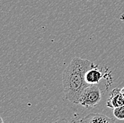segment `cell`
Here are the masks:
<instances>
[{
  "label": "cell",
  "instance_id": "obj_1",
  "mask_svg": "<svg viewBox=\"0 0 124 123\" xmlns=\"http://www.w3.org/2000/svg\"><path fill=\"white\" fill-rule=\"evenodd\" d=\"M94 65L90 60L80 57L72 59L63 73V86L67 100L78 104L83 91L90 86L85 81V74Z\"/></svg>",
  "mask_w": 124,
  "mask_h": 123
},
{
  "label": "cell",
  "instance_id": "obj_5",
  "mask_svg": "<svg viewBox=\"0 0 124 123\" xmlns=\"http://www.w3.org/2000/svg\"><path fill=\"white\" fill-rule=\"evenodd\" d=\"M106 75L103 74L101 69H98L97 65H94L91 69H90L85 74V81L87 84L90 86L97 85L100 84L101 79Z\"/></svg>",
  "mask_w": 124,
  "mask_h": 123
},
{
  "label": "cell",
  "instance_id": "obj_6",
  "mask_svg": "<svg viewBox=\"0 0 124 123\" xmlns=\"http://www.w3.org/2000/svg\"><path fill=\"white\" fill-rule=\"evenodd\" d=\"M114 115L119 120H124V105L114 109Z\"/></svg>",
  "mask_w": 124,
  "mask_h": 123
},
{
  "label": "cell",
  "instance_id": "obj_3",
  "mask_svg": "<svg viewBox=\"0 0 124 123\" xmlns=\"http://www.w3.org/2000/svg\"><path fill=\"white\" fill-rule=\"evenodd\" d=\"M70 123H115V120L103 114L90 113L82 118L73 120Z\"/></svg>",
  "mask_w": 124,
  "mask_h": 123
},
{
  "label": "cell",
  "instance_id": "obj_8",
  "mask_svg": "<svg viewBox=\"0 0 124 123\" xmlns=\"http://www.w3.org/2000/svg\"><path fill=\"white\" fill-rule=\"evenodd\" d=\"M121 93H122V94H123V96H124V87L121 88Z\"/></svg>",
  "mask_w": 124,
  "mask_h": 123
},
{
  "label": "cell",
  "instance_id": "obj_2",
  "mask_svg": "<svg viewBox=\"0 0 124 123\" xmlns=\"http://www.w3.org/2000/svg\"><path fill=\"white\" fill-rule=\"evenodd\" d=\"M101 97L100 88L97 85H91L83 91L78 104L85 108H93L100 102Z\"/></svg>",
  "mask_w": 124,
  "mask_h": 123
},
{
  "label": "cell",
  "instance_id": "obj_7",
  "mask_svg": "<svg viewBox=\"0 0 124 123\" xmlns=\"http://www.w3.org/2000/svg\"><path fill=\"white\" fill-rule=\"evenodd\" d=\"M52 123H70L68 122V120H66V119H65V118H60V119H59V120H56V121H54Z\"/></svg>",
  "mask_w": 124,
  "mask_h": 123
},
{
  "label": "cell",
  "instance_id": "obj_4",
  "mask_svg": "<svg viewBox=\"0 0 124 123\" xmlns=\"http://www.w3.org/2000/svg\"><path fill=\"white\" fill-rule=\"evenodd\" d=\"M124 105V97L121 93V89L118 87L114 88L108 96L107 101V106L109 108L120 107Z\"/></svg>",
  "mask_w": 124,
  "mask_h": 123
},
{
  "label": "cell",
  "instance_id": "obj_9",
  "mask_svg": "<svg viewBox=\"0 0 124 123\" xmlns=\"http://www.w3.org/2000/svg\"><path fill=\"white\" fill-rule=\"evenodd\" d=\"M1 123H3V120H2V118H1Z\"/></svg>",
  "mask_w": 124,
  "mask_h": 123
}]
</instances>
